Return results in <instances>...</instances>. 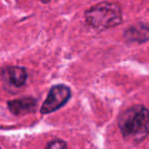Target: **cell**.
Returning <instances> with one entry per match:
<instances>
[{
    "instance_id": "obj_7",
    "label": "cell",
    "mask_w": 149,
    "mask_h": 149,
    "mask_svg": "<svg viewBox=\"0 0 149 149\" xmlns=\"http://www.w3.org/2000/svg\"><path fill=\"white\" fill-rule=\"evenodd\" d=\"M45 149H68V146H66V143L64 140L56 139L49 142L47 144V146L45 147Z\"/></svg>"
},
{
    "instance_id": "obj_3",
    "label": "cell",
    "mask_w": 149,
    "mask_h": 149,
    "mask_svg": "<svg viewBox=\"0 0 149 149\" xmlns=\"http://www.w3.org/2000/svg\"><path fill=\"white\" fill-rule=\"evenodd\" d=\"M71 95L72 92L70 87L66 85L58 84L53 86L49 90L45 102L42 104V108L40 110L41 114L46 115L57 111L68 102Z\"/></svg>"
},
{
    "instance_id": "obj_1",
    "label": "cell",
    "mask_w": 149,
    "mask_h": 149,
    "mask_svg": "<svg viewBox=\"0 0 149 149\" xmlns=\"http://www.w3.org/2000/svg\"><path fill=\"white\" fill-rule=\"evenodd\" d=\"M119 128L127 141L140 143L149 135V111L141 104L127 109L119 118Z\"/></svg>"
},
{
    "instance_id": "obj_8",
    "label": "cell",
    "mask_w": 149,
    "mask_h": 149,
    "mask_svg": "<svg viewBox=\"0 0 149 149\" xmlns=\"http://www.w3.org/2000/svg\"><path fill=\"white\" fill-rule=\"evenodd\" d=\"M40 1L44 2V3H47V2H49V1H50V0H40Z\"/></svg>"
},
{
    "instance_id": "obj_4",
    "label": "cell",
    "mask_w": 149,
    "mask_h": 149,
    "mask_svg": "<svg viewBox=\"0 0 149 149\" xmlns=\"http://www.w3.org/2000/svg\"><path fill=\"white\" fill-rule=\"evenodd\" d=\"M2 77L4 81L14 87H22L28 78V73L24 67L9 66L2 70Z\"/></svg>"
},
{
    "instance_id": "obj_5",
    "label": "cell",
    "mask_w": 149,
    "mask_h": 149,
    "mask_svg": "<svg viewBox=\"0 0 149 149\" xmlns=\"http://www.w3.org/2000/svg\"><path fill=\"white\" fill-rule=\"evenodd\" d=\"M9 111L13 115L20 116V115L29 114L35 111L37 106V100L33 97H23L18 100H13L7 102Z\"/></svg>"
},
{
    "instance_id": "obj_9",
    "label": "cell",
    "mask_w": 149,
    "mask_h": 149,
    "mask_svg": "<svg viewBox=\"0 0 149 149\" xmlns=\"http://www.w3.org/2000/svg\"><path fill=\"white\" fill-rule=\"evenodd\" d=\"M0 149H1V148H0Z\"/></svg>"
},
{
    "instance_id": "obj_6",
    "label": "cell",
    "mask_w": 149,
    "mask_h": 149,
    "mask_svg": "<svg viewBox=\"0 0 149 149\" xmlns=\"http://www.w3.org/2000/svg\"><path fill=\"white\" fill-rule=\"evenodd\" d=\"M124 38L130 43H144L149 41V26L137 24L126 30Z\"/></svg>"
},
{
    "instance_id": "obj_2",
    "label": "cell",
    "mask_w": 149,
    "mask_h": 149,
    "mask_svg": "<svg viewBox=\"0 0 149 149\" xmlns=\"http://www.w3.org/2000/svg\"><path fill=\"white\" fill-rule=\"evenodd\" d=\"M86 22L97 31L112 29L121 24L123 12L117 3L101 2L89 8L85 13Z\"/></svg>"
}]
</instances>
